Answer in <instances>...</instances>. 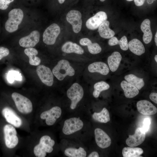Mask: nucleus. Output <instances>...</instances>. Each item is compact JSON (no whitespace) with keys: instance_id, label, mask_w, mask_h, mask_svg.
<instances>
[{"instance_id":"22","label":"nucleus","mask_w":157,"mask_h":157,"mask_svg":"<svg viewBox=\"0 0 157 157\" xmlns=\"http://www.w3.org/2000/svg\"><path fill=\"white\" fill-rule=\"evenodd\" d=\"M79 43L82 46H87L89 53L92 54H98L102 50L101 47L98 43H92L91 41L87 38L81 39Z\"/></svg>"},{"instance_id":"1","label":"nucleus","mask_w":157,"mask_h":157,"mask_svg":"<svg viewBox=\"0 0 157 157\" xmlns=\"http://www.w3.org/2000/svg\"><path fill=\"white\" fill-rule=\"evenodd\" d=\"M81 77L61 90L60 97L65 115L87 113L90 108L86 81Z\"/></svg>"},{"instance_id":"30","label":"nucleus","mask_w":157,"mask_h":157,"mask_svg":"<svg viewBox=\"0 0 157 157\" xmlns=\"http://www.w3.org/2000/svg\"><path fill=\"white\" fill-rule=\"evenodd\" d=\"M143 152V149L139 147H124L122 150V154L124 157H138Z\"/></svg>"},{"instance_id":"12","label":"nucleus","mask_w":157,"mask_h":157,"mask_svg":"<svg viewBox=\"0 0 157 157\" xmlns=\"http://www.w3.org/2000/svg\"><path fill=\"white\" fill-rule=\"evenodd\" d=\"M66 18L68 22L72 26L74 32L78 33L81 30L82 24L81 13L77 10H70L67 14Z\"/></svg>"},{"instance_id":"29","label":"nucleus","mask_w":157,"mask_h":157,"mask_svg":"<svg viewBox=\"0 0 157 157\" xmlns=\"http://www.w3.org/2000/svg\"><path fill=\"white\" fill-rule=\"evenodd\" d=\"M124 79L128 83L134 86L139 90L144 86L143 78L138 77L134 74H131L126 75L124 76Z\"/></svg>"},{"instance_id":"25","label":"nucleus","mask_w":157,"mask_h":157,"mask_svg":"<svg viewBox=\"0 0 157 157\" xmlns=\"http://www.w3.org/2000/svg\"><path fill=\"white\" fill-rule=\"evenodd\" d=\"M128 47L130 51L138 56H140L145 53V49L142 42L137 39L134 38L129 42Z\"/></svg>"},{"instance_id":"16","label":"nucleus","mask_w":157,"mask_h":157,"mask_svg":"<svg viewBox=\"0 0 157 157\" xmlns=\"http://www.w3.org/2000/svg\"><path fill=\"white\" fill-rule=\"evenodd\" d=\"M40 37V34L38 31H33L28 35L20 38L19 41V44L24 48L33 47L38 43Z\"/></svg>"},{"instance_id":"26","label":"nucleus","mask_w":157,"mask_h":157,"mask_svg":"<svg viewBox=\"0 0 157 157\" xmlns=\"http://www.w3.org/2000/svg\"><path fill=\"white\" fill-rule=\"evenodd\" d=\"M91 117L94 121L102 123H107L110 120L109 112L105 107L99 112H94L91 114Z\"/></svg>"},{"instance_id":"4","label":"nucleus","mask_w":157,"mask_h":157,"mask_svg":"<svg viewBox=\"0 0 157 157\" xmlns=\"http://www.w3.org/2000/svg\"><path fill=\"white\" fill-rule=\"evenodd\" d=\"M59 146L63 155L67 157H86L89 152L86 145L70 139L61 138Z\"/></svg>"},{"instance_id":"43","label":"nucleus","mask_w":157,"mask_h":157,"mask_svg":"<svg viewBox=\"0 0 157 157\" xmlns=\"http://www.w3.org/2000/svg\"><path fill=\"white\" fill-rule=\"evenodd\" d=\"M10 3L13 1L14 0H7Z\"/></svg>"},{"instance_id":"21","label":"nucleus","mask_w":157,"mask_h":157,"mask_svg":"<svg viewBox=\"0 0 157 157\" xmlns=\"http://www.w3.org/2000/svg\"><path fill=\"white\" fill-rule=\"evenodd\" d=\"M140 28L144 34L143 40L146 44L149 43L152 40L153 35L151 28V22L148 19H146L142 23Z\"/></svg>"},{"instance_id":"3","label":"nucleus","mask_w":157,"mask_h":157,"mask_svg":"<svg viewBox=\"0 0 157 157\" xmlns=\"http://www.w3.org/2000/svg\"><path fill=\"white\" fill-rule=\"evenodd\" d=\"M86 62L59 60L52 69L54 76L61 83L62 90L82 76Z\"/></svg>"},{"instance_id":"17","label":"nucleus","mask_w":157,"mask_h":157,"mask_svg":"<svg viewBox=\"0 0 157 157\" xmlns=\"http://www.w3.org/2000/svg\"><path fill=\"white\" fill-rule=\"evenodd\" d=\"M146 132L142 128H137L134 134L130 135L126 141L127 145L130 147H134L141 144L144 141Z\"/></svg>"},{"instance_id":"41","label":"nucleus","mask_w":157,"mask_h":157,"mask_svg":"<svg viewBox=\"0 0 157 157\" xmlns=\"http://www.w3.org/2000/svg\"><path fill=\"white\" fill-rule=\"evenodd\" d=\"M59 3L60 4L63 3L65 1V0H58Z\"/></svg>"},{"instance_id":"37","label":"nucleus","mask_w":157,"mask_h":157,"mask_svg":"<svg viewBox=\"0 0 157 157\" xmlns=\"http://www.w3.org/2000/svg\"><path fill=\"white\" fill-rule=\"evenodd\" d=\"M150 99L156 104H157V93L152 92L149 95Z\"/></svg>"},{"instance_id":"8","label":"nucleus","mask_w":157,"mask_h":157,"mask_svg":"<svg viewBox=\"0 0 157 157\" xmlns=\"http://www.w3.org/2000/svg\"><path fill=\"white\" fill-rule=\"evenodd\" d=\"M11 96L17 109L20 113L28 114L32 112L33 105L29 99L16 92L13 93Z\"/></svg>"},{"instance_id":"33","label":"nucleus","mask_w":157,"mask_h":157,"mask_svg":"<svg viewBox=\"0 0 157 157\" xmlns=\"http://www.w3.org/2000/svg\"><path fill=\"white\" fill-rule=\"evenodd\" d=\"M8 79L9 82L12 83L14 79L20 81L21 80V76L18 72L15 71H10L8 75Z\"/></svg>"},{"instance_id":"39","label":"nucleus","mask_w":157,"mask_h":157,"mask_svg":"<svg viewBox=\"0 0 157 157\" xmlns=\"http://www.w3.org/2000/svg\"><path fill=\"white\" fill-rule=\"evenodd\" d=\"M135 5L138 6H142L144 3L145 0H134Z\"/></svg>"},{"instance_id":"42","label":"nucleus","mask_w":157,"mask_h":157,"mask_svg":"<svg viewBox=\"0 0 157 157\" xmlns=\"http://www.w3.org/2000/svg\"><path fill=\"white\" fill-rule=\"evenodd\" d=\"M154 59L156 62L157 63V55H156L154 57Z\"/></svg>"},{"instance_id":"10","label":"nucleus","mask_w":157,"mask_h":157,"mask_svg":"<svg viewBox=\"0 0 157 157\" xmlns=\"http://www.w3.org/2000/svg\"><path fill=\"white\" fill-rule=\"evenodd\" d=\"M60 32V28L58 25L56 23L52 24L45 30L43 33V42L48 45L54 44Z\"/></svg>"},{"instance_id":"7","label":"nucleus","mask_w":157,"mask_h":157,"mask_svg":"<svg viewBox=\"0 0 157 157\" xmlns=\"http://www.w3.org/2000/svg\"><path fill=\"white\" fill-rule=\"evenodd\" d=\"M8 18L5 24L6 30L9 33L17 31L24 17L23 11L19 8H15L8 13Z\"/></svg>"},{"instance_id":"20","label":"nucleus","mask_w":157,"mask_h":157,"mask_svg":"<svg viewBox=\"0 0 157 157\" xmlns=\"http://www.w3.org/2000/svg\"><path fill=\"white\" fill-rule=\"evenodd\" d=\"M61 51L66 54L75 53L78 55H83L84 53L83 49L77 44L71 41L65 42L62 46Z\"/></svg>"},{"instance_id":"2","label":"nucleus","mask_w":157,"mask_h":157,"mask_svg":"<svg viewBox=\"0 0 157 157\" xmlns=\"http://www.w3.org/2000/svg\"><path fill=\"white\" fill-rule=\"evenodd\" d=\"M88 113L65 115L59 122L61 138L73 140L87 145L89 138Z\"/></svg>"},{"instance_id":"6","label":"nucleus","mask_w":157,"mask_h":157,"mask_svg":"<svg viewBox=\"0 0 157 157\" xmlns=\"http://www.w3.org/2000/svg\"><path fill=\"white\" fill-rule=\"evenodd\" d=\"M56 145L55 140L48 135H44L40 138L39 143L35 146L33 152L37 157H45L53 152Z\"/></svg>"},{"instance_id":"45","label":"nucleus","mask_w":157,"mask_h":157,"mask_svg":"<svg viewBox=\"0 0 157 157\" xmlns=\"http://www.w3.org/2000/svg\"><path fill=\"white\" fill-rule=\"evenodd\" d=\"M101 1H105L106 0H100Z\"/></svg>"},{"instance_id":"5","label":"nucleus","mask_w":157,"mask_h":157,"mask_svg":"<svg viewBox=\"0 0 157 157\" xmlns=\"http://www.w3.org/2000/svg\"><path fill=\"white\" fill-rule=\"evenodd\" d=\"M65 114L60 99L56 105L42 111L40 115V117L42 120L44 121L47 126H53L57 122L59 123Z\"/></svg>"},{"instance_id":"9","label":"nucleus","mask_w":157,"mask_h":157,"mask_svg":"<svg viewBox=\"0 0 157 157\" xmlns=\"http://www.w3.org/2000/svg\"><path fill=\"white\" fill-rule=\"evenodd\" d=\"M4 139L6 145L8 148L13 149L18 144L19 139L17 131L12 125L7 124L3 128Z\"/></svg>"},{"instance_id":"28","label":"nucleus","mask_w":157,"mask_h":157,"mask_svg":"<svg viewBox=\"0 0 157 157\" xmlns=\"http://www.w3.org/2000/svg\"><path fill=\"white\" fill-rule=\"evenodd\" d=\"M24 53L28 57L29 63L32 65L37 66L40 65L41 60L37 56L38 51L35 48L33 47L26 48L24 50Z\"/></svg>"},{"instance_id":"38","label":"nucleus","mask_w":157,"mask_h":157,"mask_svg":"<svg viewBox=\"0 0 157 157\" xmlns=\"http://www.w3.org/2000/svg\"><path fill=\"white\" fill-rule=\"evenodd\" d=\"M99 154L96 151H92L90 153H88L87 155V157H99Z\"/></svg>"},{"instance_id":"15","label":"nucleus","mask_w":157,"mask_h":157,"mask_svg":"<svg viewBox=\"0 0 157 157\" xmlns=\"http://www.w3.org/2000/svg\"><path fill=\"white\" fill-rule=\"evenodd\" d=\"M2 113L6 121L13 126L19 128L22 125V119L11 108H4L2 110Z\"/></svg>"},{"instance_id":"44","label":"nucleus","mask_w":157,"mask_h":157,"mask_svg":"<svg viewBox=\"0 0 157 157\" xmlns=\"http://www.w3.org/2000/svg\"><path fill=\"white\" fill-rule=\"evenodd\" d=\"M126 0L128 1H133L134 0Z\"/></svg>"},{"instance_id":"11","label":"nucleus","mask_w":157,"mask_h":157,"mask_svg":"<svg viewBox=\"0 0 157 157\" xmlns=\"http://www.w3.org/2000/svg\"><path fill=\"white\" fill-rule=\"evenodd\" d=\"M36 72L43 84L49 87L53 85L54 76L49 67L43 65H38L36 69Z\"/></svg>"},{"instance_id":"34","label":"nucleus","mask_w":157,"mask_h":157,"mask_svg":"<svg viewBox=\"0 0 157 157\" xmlns=\"http://www.w3.org/2000/svg\"><path fill=\"white\" fill-rule=\"evenodd\" d=\"M9 53V49L3 47H0V60L3 58L8 56Z\"/></svg>"},{"instance_id":"35","label":"nucleus","mask_w":157,"mask_h":157,"mask_svg":"<svg viewBox=\"0 0 157 157\" xmlns=\"http://www.w3.org/2000/svg\"><path fill=\"white\" fill-rule=\"evenodd\" d=\"M150 123L151 121L149 118H146L144 119L142 128L145 132L148 130Z\"/></svg>"},{"instance_id":"36","label":"nucleus","mask_w":157,"mask_h":157,"mask_svg":"<svg viewBox=\"0 0 157 157\" xmlns=\"http://www.w3.org/2000/svg\"><path fill=\"white\" fill-rule=\"evenodd\" d=\"M10 3L7 0H0V9L5 10L8 7Z\"/></svg>"},{"instance_id":"31","label":"nucleus","mask_w":157,"mask_h":157,"mask_svg":"<svg viewBox=\"0 0 157 157\" xmlns=\"http://www.w3.org/2000/svg\"><path fill=\"white\" fill-rule=\"evenodd\" d=\"M108 44L110 46L119 44L120 48L124 51H126L129 48L127 39L125 36H123L119 40L114 36L110 39Z\"/></svg>"},{"instance_id":"14","label":"nucleus","mask_w":157,"mask_h":157,"mask_svg":"<svg viewBox=\"0 0 157 157\" xmlns=\"http://www.w3.org/2000/svg\"><path fill=\"white\" fill-rule=\"evenodd\" d=\"M107 19V15L105 12H99L87 20L86 22V26L90 30H96Z\"/></svg>"},{"instance_id":"23","label":"nucleus","mask_w":157,"mask_h":157,"mask_svg":"<svg viewBox=\"0 0 157 157\" xmlns=\"http://www.w3.org/2000/svg\"><path fill=\"white\" fill-rule=\"evenodd\" d=\"M122 57L118 52H113L107 59L109 68L112 72L116 71L118 69L121 61Z\"/></svg>"},{"instance_id":"32","label":"nucleus","mask_w":157,"mask_h":157,"mask_svg":"<svg viewBox=\"0 0 157 157\" xmlns=\"http://www.w3.org/2000/svg\"><path fill=\"white\" fill-rule=\"evenodd\" d=\"M110 87L109 85L104 81H101L95 83L93 86V96L95 98H98L102 92L108 90Z\"/></svg>"},{"instance_id":"40","label":"nucleus","mask_w":157,"mask_h":157,"mask_svg":"<svg viewBox=\"0 0 157 157\" xmlns=\"http://www.w3.org/2000/svg\"><path fill=\"white\" fill-rule=\"evenodd\" d=\"M157 32H156L154 38L156 46H157Z\"/></svg>"},{"instance_id":"27","label":"nucleus","mask_w":157,"mask_h":157,"mask_svg":"<svg viewBox=\"0 0 157 157\" xmlns=\"http://www.w3.org/2000/svg\"><path fill=\"white\" fill-rule=\"evenodd\" d=\"M109 22L106 20L98 28L99 35L101 37L105 39H110L114 36L115 33L109 28Z\"/></svg>"},{"instance_id":"13","label":"nucleus","mask_w":157,"mask_h":157,"mask_svg":"<svg viewBox=\"0 0 157 157\" xmlns=\"http://www.w3.org/2000/svg\"><path fill=\"white\" fill-rule=\"evenodd\" d=\"M94 133L96 144L100 148L105 149L110 145L111 143V138L101 129L95 128L94 130Z\"/></svg>"},{"instance_id":"18","label":"nucleus","mask_w":157,"mask_h":157,"mask_svg":"<svg viewBox=\"0 0 157 157\" xmlns=\"http://www.w3.org/2000/svg\"><path fill=\"white\" fill-rule=\"evenodd\" d=\"M138 111L144 115H154L157 112V109L151 103L146 100L138 101L137 103Z\"/></svg>"},{"instance_id":"24","label":"nucleus","mask_w":157,"mask_h":157,"mask_svg":"<svg viewBox=\"0 0 157 157\" xmlns=\"http://www.w3.org/2000/svg\"><path fill=\"white\" fill-rule=\"evenodd\" d=\"M120 85L124 91L125 97L127 98H133L139 93L138 90L126 81H122Z\"/></svg>"},{"instance_id":"19","label":"nucleus","mask_w":157,"mask_h":157,"mask_svg":"<svg viewBox=\"0 0 157 157\" xmlns=\"http://www.w3.org/2000/svg\"><path fill=\"white\" fill-rule=\"evenodd\" d=\"M85 68L90 73H97L103 75H107L109 72V68L105 63L98 61L89 64Z\"/></svg>"}]
</instances>
